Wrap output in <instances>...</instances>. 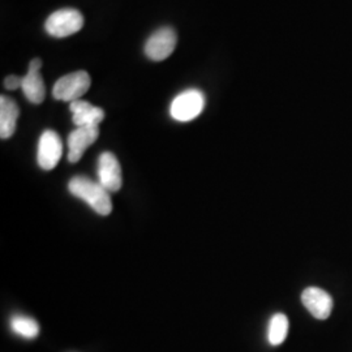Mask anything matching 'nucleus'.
Listing matches in <instances>:
<instances>
[{
  "mask_svg": "<svg viewBox=\"0 0 352 352\" xmlns=\"http://www.w3.org/2000/svg\"><path fill=\"white\" fill-rule=\"evenodd\" d=\"M68 190L77 199L87 202L89 206L100 215H109L113 212L110 192L100 183L93 182L85 176H75L68 183Z\"/></svg>",
  "mask_w": 352,
  "mask_h": 352,
  "instance_id": "f257e3e1",
  "label": "nucleus"
},
{
  "mask_svg": "<svg viewBox=\"0 0 352 352\" xmlns=\"http://www.w3.org/2000/svg\"><path fill=\"white\" fill-rule=\"evenodd\" d=\"M91 85V78L87 71H76L60 77L52 89L55 100L64 102L78 101Z\"/></svg>",
  "mask_w": 352,
  "mask_h": 352,
  "instance_id": "f03ea898",
  "label": "nucleus"
},
{
  "mask_svg": "<svg viewBox=\"0 0 352 352\" xmlns=\"http://www.w3.org/2000/svg\"><path fill=\"white\" fill-rule=\"evenodd\" d=\"M84 26L82 14L74 8H63L51 13L45 23L46 32L54 38H65L78 33Z\"/></svg>",
  "mask_w": 352,
  "mask_h": 352,
  "instance_id": "7ed1b4c3",
  "label": "nucleus"
},
{
  "mask_svg": "<svg viewBox=\"0 0 352 352\" xmlns=\"http://www.w3.org/2000/svg\"><path fill=\"white\" fill-rule=\"evenodd\" d=\"M205 96L197 89H188L176 96L170 106V113L177 122H190L204 111Z\"/></svg>",
  "mask_w": 352,
  "mask_h": 352,
  "instance_id": "20e7f679",
  "label": "nucleus"
},
{
  "mask_svg": "<svg viewBox=\"0 0 352 352\" xmlns=\"http://www.w3.org/2000/svg\"><path fill=\"white\" fill-rule=\"evenodd\" d=\"M62 154L63 144L60 136L55 131H45L38 142L37 161L39 167L46 171L54 170L60 162Z\"/></svg>",
  "mask_w": 352,
  "mask_h": 352,
  "instance_id": "39448f33",
  "label": "nucleus"
},
{
  "mask_svg": "<svg viewBox=\"0 0 352 352\" xmlns=\"http://www.w3.org/2000/svg\"><path fill=\"white\" fill-rule=\"evenodd\" d=\"M177 43V36L173 28H161L145 43V54L154 62H162L167 59L174 50Z\"/></svg>",
  "mask_w": 352,
  "mask_h": 352,
  "instance_id": "423d86ee",
  "label": "nucleus"
},
{
  "mask_svg": "<svg viewBox=\"0 0 352 352\" xmlns=\"http://www.w3.org/2000/svg\"><path fill=\"white\" fill-rule=\"evenodd\" d=\"M98 183L109 192H118L123 186L122 167L113 153L104 151L98 158Z\"/></svg>",
  "mask_w": 352,
  "mask_h": 352,
  "instance_id": "0eeeda50",
  "label": "nucleus"
},
{
  "mask_svg": "<svg viewBox=\"0 0 352 352\" xmlns=\"http://www.w3.org/2000/svg\"><path fill=\"white\" fill-rule=\"evenodd\" d=\"M100 136L97 126H77L68 136V161L71 164L78 162L90 145H93Z\"/></svg>",
  "mask_w": 352,
  "mask_h": 352,
  "instance_id": "6e6552de",
  "label": "nucleus"
},
{
  "mask_svg": "<svg viewBox=\"0 0 352 352\" xmlns=\"http://www.w3.org/2000/svg\"><path fill=\"white\" fill-rule=\"evenodd\" d=\"M302 302L309 314L318 320H327L333 311V298L325 289L308 287L302 294Z\"/></svg>",
  "mask_w": 352,
  "mask_h": 352,
  "instance_id": "1a4fd4ad",
  "label": "nucleus"
},
{
  "mask_svg": "<svg viewBox=\"0 0 352 352\" xmlns=\"http://www.w3.org/2000/svg\"><path fill=\"white\" fill-rule=\"evenodd\" d=\"M69 110L72 113V122L76 126H100L104 119V111L101 107L93 106L87 101L71 102Z\"/></svg>",
  "mask_w": 352,
  "mask_h": 352,
  "instance_id": "9d476101",
  "label": "nucleus"
},
{
  "mask_svg": "<svg viewBox=\"0 0 352 352\" xmlns=\"http://www.w3.org/2000/svg\"><path fill=\"white\" fill-rule=\"evenodd\" d=\"M20 110L17 103L7 96L0 97V138L3 140L12 138Z\"/></svg>",
  "mask_w": 352,
  "mask_h": 352,
  "instance_id": "9b49d317",
  "label": "nucleus"
},
{
  "mask_svg": "<svg viewBox=\"0 0 352 352\" xmlns=\"http://www.w3.org/2000/svg\"><path fill=\"white\" fill-rule=\"evenodd\" d=\"M21 89L24 91V96L26 100L33 103V104H41L45 101L46 97V88L43 78L39 72L29 71L24 77H23V85Z\"/></svg>",
  "mask_w": 352,
  "mask_h": 352,
  "instance_id": "f8f14e48",
  "label": "nucleus"
},
{
  "mask_svg": "<svg viewBox=\"0 0 352 352\" xmlns=\"http://www.w3.org/2000/svg\"><path fill=\"white\" fill-rule=\"evenodd\" d=\"M289 334V318L283 314L273 316L269 329H267V340L272 346L282 344Z\"/></svg>",
  "mask_w": 352,
  "mask_h": 352,
  "instance_id": "ddd939ff",
  "label": "nucleus"
},
{
  "mask_svg": "<svg viewBox=\"0 0 352 352\" xmlns=\"http://www.w3.org/2000/svg\"><path fill=\"white\" fill-rule=\"evenodd\" d=\"M11 329L14 334L26 340L36 338L39 333V325L37 321L28 316H13L11 318Z\"/></svg>",
  "mask_w": 352,
  "mask_h": 352,
  "instance_id": "4468645a",
  "label": "nucleus"
},
{
  "mask_svg": "<svg viewBox=\"0 0 352 352\" xmlns=\"http://www.w3.org/2000/svg\"><path fill=\"white\" fill-rule=\"evenodd\" d=\"M21 85H23V78L19 76H8L4 80V88L8 89V90H16V89L21 88Z\"/></svg>",
  "mask_w": 352,
  "mask_h": 352,
  "instance_id": "2eb2a0df",
  "label": "nucleus"
},
{
  "mask_svg": "<svg viewBox=\"0 0 352 352\" xmlns=\"http://www.w3.org/2000/svg\"><path fill=\"white\" fill-rule=\"evenodd\" d=\"M41 68H42V60L41 59H33L30 64H29V71L39 72Z\"/></svg>",
  "mask_w": 352,
  "mask_h": 352,
  "instance_id": "dca6fc26",
  "label": "nucleus"
}]
</instances>
